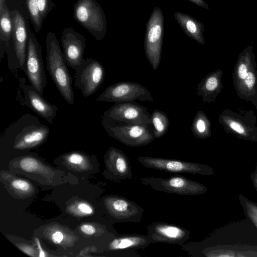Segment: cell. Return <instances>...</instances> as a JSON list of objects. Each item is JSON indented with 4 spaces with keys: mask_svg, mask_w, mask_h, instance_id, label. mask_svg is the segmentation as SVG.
Wrapping results in <instances>:
<instances>
[{
    "mask_svg": "<svg viewBox=\"0 0 257 257\" xmlns=\"http://www.w3.org/2000/svg\"><path fill=\"white\" fill-rule=\"evenodd\" d=\"M2 139L10 141L16 150H26L41 145L48 139L50 129L37 116L23 114L4 132Z\"/></svg>",
    "mask_w": 257,
    "mask_h": 257,
    "instance_id": "1",
    "label": "cell"
},
{
    "mask_svg": "<svg viewBox=\"0 0 257 257\" xmlns=\"http://www.w3.org/2000/svg\"><path fill=\"white\" fill-rule=\"evenodd\" d=\"M46 46L47 68L49 75L64 99L67 103L73 104L74 94L72 78L54 33H47Z\"/></svg>",
    "mask_w": 257,
    "mask_h": 257,
    "instance_id": "2",
    "label": "cell"
},
{
    "mask_svg": "<svg viewBox=\"0 0 257 257\" xmlns=\"http://www.w3.org/2000/svg\"><path fill=\"white\" fill-rule=\"evenodd\" d=\"M101 117V124L107 134L127 146H146L156 139L152 124L137 125L118 123Z\"/></svg>",
    "mask_w": 257,
    "mask_h": 257,
    "instance_id": "3",
    "label": "cell"
},
{
    "mask_svg": "<svg viewBox=\"0 0 257 257\" xmlns=\"http://www.w3.org/2000/svg\"><path fill=\"white\" fill-rule=\"evenodd\" d=\"M224 131L244 141L257 142V119L252 110L236 112L225 109L218 115Z\"/></svg>",
    "mask_w": 257,
    "mask_h": 257,
    "instance_id": "4",
    "label": "cell"
},
{
    "mask_svg": "<svg viewBox=\"0 0 257 257\" xmlns=\"http://www.w3.org/2000/svg\"><path fill=\"white\" fill-rule=\"evenodd\" d=\"M142 184L150 186L155 191L182 195L195 196L206 193L207 187L200 182L190 180L181 175L167 178L142 177L138 178Z\"/></svg>",
    "mask_w": 257,
    "mask_h": 257,
    "instance_id": "5",
    "label": "cell"
},
{
    "mask_svg": "<svg viewBox=\"0 0 257 257\" xmlns=\"http://www.w3.org/2000/svg\"><path fill=\"white\" fill-rule=\"evenodd\" d=\"M74 17L97 40H102L106 33V20L95 0H77L74 5Z\"/></svg>",
    "mask_w": 257,
    "mask_h": 257,
    "instance_id": "6",
    "label": "cell"
},
{
    "mask_svg": "<svg viewBox=\"0 0 257 257\" xmlns=\"http://www.w3.org/2000/svg\"><path fill=\"white\" fill-rule=\"evenodd\" d=\"M164 19L162 10L156 7L146 25L144 42L145 55L153 70L158 68L161 59Z\"/></svg>",
    "mask_w": 257,
    "mask_h": 257,
    "instance_id": "7",
    "label": "cell"
},
{
    "mask_svg": "<svg viewBox=\"0 0 257 257\" xmlns=\"http://www.w3.org/2000/svg\"><path fill=\"white\" fill-rule=\"evenodd\" d=\"M102 117L118 123L137 125L152 124L148 109L135 101L115 102L111 107L104 111Z\"/></svg>",
    "mask_w": 257,
    "mask_h": 257,
    "instance_id": "8",
    "label": "cell"
},
{
    "mask_svg": "<svg viewBox=\"0 0 257 257\" xmlns=\"http://www.w3.org/2000/svg\"><path fill=\"white\" fill-rule=\"evenodd\" d=\"M137 160L147 168L172 173H190L201 175L214 174L213 168L205 164L149 156H140Z\"/></svg>",
    "mask_w": 257,
    "mask_h": 257,
    "instance_id": "9",
    "label": "cell"
},
{
    "mask_svg": "<svg viewBox=\"0 0 257 257\" xmlns=\"http://www.w3.org/2000/svg\"><path fill=\"white\" fill-rule=\"evenodd\" d=\"M74 77L75 87L87 97L96 92L103 82L105 69L98 60L86 58L75 71Z\"/></svg>",
    "mask_w": 257,
    "mask_h": 257,
    "instance_id": "10",
    "label": "cell"
},
{
    "mask_svg": "<svg viewBox=\"0 0 257 257\" xmlns=\"http://www.w3.org/2000/svg\"><path fill=\"white\" fill-rule=\"evenodd\" d=\"M98 101L115 102L120 101L152 102L154 99L150 91L140 83L121 81L108 86L96 98Z\"/></svg>",
    "mask_w": 257,
    "mask_h": 257,
    "instance_id": "11",
    "label": "cell"
},
{
    "mask_svg": "<svg viewBox=\"0 0 257 257\" xmlns=\"http://www.w3.org/2000/svg\"><path fill=\"white\" fill-rule=\"evenodd\" d=\"M30 32L28 41L26 61L23 71L30 84L43 95L47 82L41 49L37 40Z\"/></svg>",
    "mask_w": 257,
    "mask_h": 257,
    "instance_id": "12",
    "label": "cell"
},
{
    "mask_svg": "<svg viewBox=\"0 0 257 257\" xmlns=\"http://www.w3.org/2000/svg\"><path fill=\"white\" fill-rule=\"evenodd\" d=\"M104 208L114 222H139L144 209L134 201L123 196L109 195L103 200Z\"/></svg>",
    "mask_w": 257,
    "mask_h": 257,
    "instance_id": "13",
    "label": "cell"
},
{
    "mask_svg": "<svg viewBox=\"0 0 257 257\" xmlns=\"http://www.w3.org/2000/svg\"><path fill=\"white\" fill-rule=\"evenodd\" d=\"M19 81L23 94L21 103L52 124L57 115V106L48 102L33 85L26 84L25 78L19 77Z\"/></svg>",
    "mask_w": 257,
    "mask_h": 257,
    "instance_id": "14",
    "label": "cell"
},
{
    "mask_svg": "<svg viewBox=\"0 0 257 257\" xmlns=\"http://www.w3.org/2000/svg\"><path fill=\"white\" fill-rule=\"evenodd\" d=\"M11 17L14 56L8 66L12 72H14L18 69L24 70L27 57V33L25 19L19 11L12 12Z\"/></svg>",
    "mask_w": 257,
    "mask_h": 257,
    "instance_id": "15",
    "label": "cell"
},
{
    "mask_svg": "<svg viewBox=\"0 0 257 257\" xmlns=\"http://www.w3.org/2000/svg\"><path fill=\"white\" fill-rule=\"evenodd\" d=\"M147 235L152 243H167L182 246L190 237L188 230L174 224L157 221L147 227Z\"/></svg>",
    "mask_w": 257,
    "mask_h": 257,
    "instance_id": "16",
    "label": "cell"
},
{
    "mask_svg": "<svg viewBox=\"0 0 257 257\" xmlns=\"http://www.w3.org/2000/svg\"><path fill=\"white\" fill-rule=\"evenodd\" d=\"M63 53L67 65L76 70L84 60L85 38L72 28H66L61 37Z\"/></svg>",
    "mask_w": 257,
    "mask_h": 257,
    "instance_id": "17",
    "label": "cell"
},
{
    "mask_svg": "<svg viewBox=\"0 0 257 257\" xmlns=\"http://www.w3.org/2000/svg\"><path fill=\"white\" fill-rule=\"evenodd\" d=\"M151 243L147 234H119L109 241L107 250L117 252L121 256L140 257L137 250L144 249Z\"/></svg>",
    "mask_w": 257,
    "mask_h": 257,
    "instance_id": "18",
    "label": "cell"
},
{
    "mask_svg": "<svg viewBox=\"0 0 257 257\" xmlns=\"http://www.w3.org/2000/svg\"><path fill=\"white\" fill-rule=\"evenodd\" d=\"M105 162L106 174L108 179L116 182L132 179L131 163L122 150L110 147L105 155Z\"/></svg>",
    "mask_w": 257,
    "mask_h": 257,
    "instance_id": "19",
    "label": "cell"
},
{
    "mask_svg": "<svg viewBox=\"0 0 257 257\" xmlns=\"http://www.w3.org/2000/svg\"><path fill=\"white\" fill-rule=\"evenodd\" d=\"M222 75V70L218 69L208 73L198 83L197 93L201 97L203 102L208 103L215 102L223 88Z\"/></svg>",
    "mask_w": 257,
    "mask_h": 257,
    "instance_id": "20",
    "label": "cell"
},
{
    "mask_svg": "<svg viewBox=\"0 0 257 257\" xmlns=\"http://www.w3.org/2000/svg\"><path fill=\"white\" fill-rule=\"evenodd\" d=\"M256 64L252 44L239 54L233 70L232 77L234 89L245 79L250 69Z\"/></svg>",
    "mask_w": 257,
    "mask_h": 257,
    "instance_id": "21",
    "label": "cell"
},
{
    "mask_svg": "<svg viewBox=\"0 0 257 257\" xmlns=\"http://www.w3.org/2000/svg\"><path fill=\"white\" fill-rule=\"evenodd\" d=\"M174 16L182 29L189 38L201 45L204 44L203 33L205 32V27L203 23L182 12H175Z\"/></svg>",
    "mask_w": 257,
    "mask_h": 257,
    "instance_id": "22",
    "label": "cell"
},
{
    "mask_svg": "<svg viewBox=\"0 0 257 257\" xmlns=\"http://www.w3.org/2000/svg\"><path fill=\"white\" fill-rule=\"evenodd\" d=\"M235 90L240 99L251 102L257 110L256 64L250 69L245 79Z\"/></svg>",
    "mask_w": 257,
    "mask_h": 257,
    "instance_id": "23",
    "label": "cell"
},
{
    "mask_svg": "<svg viewBox=\"0 0 257 257\" xmlns=\"http://www.w3.org/2000/svg\"><path fill=\"white\" fill-rule=\"evenodd\" d=\"M0 39L1 60L7 49L8 42L12 33V22L10 12L5 3L0 9Z\"/></svg>",
    "mask_w": 257,
    "mask_h": 257,
    "instance_id": "24",
    "label": "cell"
},
{
    "mask_svg": "<svg viewBox=\"0 0 257 257\" xmlns=\"http://www.w3.org/2000/svg\"><path fill=\"white\" fill-rule=\"evenodd\" d=\"M191 132L197 139H206L211 137V122L203 110H197L192 121Z\"/></svg>",
    "mask_w": 257,
    "mask_h": 257,
    "instance_id": "25",
    "label": "cell"
},
{
    "mask_svg": "<svg viewBox=\"0 0 257 257\" xmlns=\"http://www.w3.org/2000/svg\"><path fill=\"white\" fill-rule=\"evenodd\" d=\"M151 119L155 138L164 136L168 132L170 125V120L166 114L160 110L155 109L151 114Z\"/></svg>",
    "mask_w": 257,
    "mask_h": 257,
    "instance_id": "26",
    "label": "cell"
},
{
    "mask_svg": "<svg viewBox=\"0 0 257 257\" xmlns=\"http://www.w3.org/2000/svg\"><path fill=\"white\" fill-rule=\"evenodd\" d=\"M238 198L245 216L257 228V203L241 194Z\"/></svg>",
    "mask_w": 257,
    "mask_h": 257,
    "instance_id": "27",
    "label": "cell"
},
{
    "mask_svg": "<svg viewBox=\"0 0 257 257\" xmlns=\"http://www.w3.org/2000/svg\"><path fill=\"white\" fill-rule=\"evenodd\" d=\"M28 9L31 18L38 32L41 28L42 20L39 9L38 0H26Z\"/></svg>",
    "mask_w": 257,
    "mask_h": 257,
    "instance_id": "28",
    "label": "cell"
},
{
    "mask_svg": "<svg viewBox=\"0 0 257 257\" xmlns=\"http://www.w3.org/2000/svg\"><path fill=\"white\" fill-rule=\"evenodd\" d=\"M65 161L74 167L83 168L85 163L87 162V157L79 152H72L65 155Z\"/></svg>",
    "mask_w": 257,
    "mask_h": 257,
    "instance_id": "29",
    "label": "cell"
},
{
    "mask_svg": "<svg viewBox=\"0 0 257 257\" xmlns=\"http://www.w3.org/2000/svg\"><path fill=\"white\" fill-rule=\"evenodd\" d=\"M11 186L15 191L23 194L32 192L33 187L30 183L22 179H14L11 182Z\"/></svg>",
    "mask_w": 257,
    "mask_h": 257,
    "instance_id": "30",
    "label": "cell"
},
{
    "mask_svg": "<svg viewBox=\"0 0 257 257\" xmlns=\"http://www.w3.org/2000/svg\"><path fill=\"white\" fill-rule=\"evenodd\" d=\"M75 207H76L77 212L83 215H90L93 212L92 207L85 202H79Z\"/></svg>",
    "mask_w": 257,
    "mask_h": 257,
    "instance_id": "31",
    "label": "cell"
},
{
    "mask_svg": "<svg viewBox=\"0 0 257 257\" xmlns=\"http://www.w3.org/2000/svg\"><path fill=\"white\" fill-rule=\"evenodd\" d=\"M38 3L39 12L42 21L48 9V0H38Z\"/></svg>",
    "mask_w": 257,
    "mask_h": 257,
    "instance_id": "32",
    "label": "cell"
},
{
    "mask_svg": "<svg viewBox=\"0 0 257 257\" xmlns=\"http://www.w3.org/2000/svg\"><path fill=\"white\" fill-rule=\"evenodd\" d=\"M80 230L84 234L86 235H92L96 232L95 228L89 224H83L80 226Z\"/></svg>",
    "mask_w": 257,
    "mask_h": 257,
    "instance_id": "33",
    "label": "cell"
},
{
    "mask_svg": "<svg viewBox=\"0 0 257 257\" xmlns=\"http://www.w3.org/2000/svg\"><path fill=\"white\" fill-rule=\"evenodd\" d=\"M64 234L60 230L54 231L51 236V239L55 244H60L64 239Z\"/></svg>",
    "mask_w": 257,
    "mask_h": 257,
    "instance_id": "34",
    "label": "cell"
},
{
    "mask_svg": "<svg viewBox=\"0 0 257 257\" xmlns=\"http://www.w3.org/2000/svg\"><path fill=\"white\" fill-rule=\"evenodd\" d=\"M250 178L254 189L257 191V164L255 166L254 171L251 173Z\"/></svg>",
    "mask_w": 257,
    "mask_h": 257,
    "instance_id": "35",
    "label": "cell"
},
{
    "mask_svg": "<svg viewBox=\"0 0 257 257\" xmlns=\"http://www.w3.org/2000/svg\"><path fill=\"white\" fill-rule=\"evenodd\" d=\"M19 248L24 252L31 256H36L35 253V251L30 246H25L24 245L20 246Z\"/></svg>",
    "mask_w": 257,
    "mask_h": 257,
    "instance_id": "36",
    "label": "cell"
},
{
    "mask_svg": "<svg viewBox=\"0 0 257 257\" xmlns=\"http://www.w3.org/2000/svg\"><path fill=\"white\" fill-rule=\"evenodd\" d=\"M192 3L207 10H209V6L203 0H188Z\"/></svg>",
    "mask_w": 257,
    "mask_h": 257,
    "instance_id": "37",
    "label": "cell"
},
{
    "mask_svg": "<svg viewBox=\"0 0 257 257\" xmlns=\"http://www.w3.org/2000/svg\"><path fill=\"white\" fill-rule=\"evenodd\" d=\"M35 242H36V244H37L38 248V249H39V255H38V256H40H40H46V255L45 254V252L43 250L42 247V246L41 245V243H40L38 238L36 237L35 238Z\"/></svg>",
    "mask_w": 257,
    "mask_h": 257,
    "instance_id": "38",
    "label": "cell"
},
{
    "mask_svg": "<svg viewBox=\"0 0 257 257\" xmlns=\"http://www.w3.org/2000/svg\"><path fill=\"white\" fill-rule=\"evenodd\" d=\"M5 3V0H0V9H2Z\"/></svg>",
    "mask_w": 257,
    "mask_h": 257,
    "instance_id": "39",
    "label": "cell"
},
{
    "mask_svg": "<svg viewBox=\"0 0 257 257\" xmlns=\"http://www.w3.org/2000/svg\"><path fill=\"white\" fill-rule=\"evenodd\" d=\"M256 72H257V69H256Z\"/></svg>",
    "mask_w": 257,
    "mask_h": 257,
    "instance_id": "40",
    "label": "cell"
}]
</instances>
